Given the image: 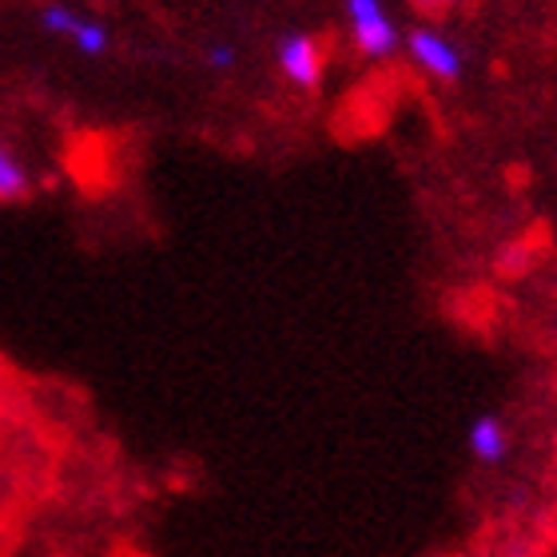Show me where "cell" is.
I'll return each mask as SVG.
<instances>
[{
  "mask_svg": "<svg viewBox=\"0 0 557 557\" xmlns=\"http://www.w3.org/2000/svg\"><path fill=\"white\" fill-rule=\"evenodd\" d=\"M347 16H350V33H355V45H359L362 57L383 60L398 48V28H395V21L386 16L383 0H347Z\"/></svg>",
  "mask_w": 557,
  "mask_h": 557,
  "instance_id": "cell-1",
  "label": "cell"
},
{
  "mask_svg": "<svg viewBox=\"0 0 557 557\" xmlns=\"http://www.w3.org/2000/svg\"><path fill=\"white\" fill-rule=\"evenodd\" d=\"M278 69L295 88L311 92L323 81V45L307 33H290L278 40Z\"/></svg>",
  "mask_w": 557,
  "mask_h": 557,
  "instance_id": "cell-2",
  "label": "cell"
},
{
  "mask_svg": "<svg viewBox=\"0 0 557 557\" xmlns=\"http://www.w3.org/2000/svg\"><path fill=\"white\" fill-rule=\"evenodd\" d=\"M410 45V57H414L418 69H426L430 76H438V81H458L462 76V57H458V48L446 40L442 33L434 28H414L407 36Z\"/></svg>",
  "mask_w": 557,
  "mask_h": 557,
  "instance_id": "cell-3",
  "label": "cell"
},
{
  "mask_svg": "<svg viewBox=\"0 0 557 557\" xmlns=\"http://www.w3.org/2000/svg\"><path fill=\"white\" fill-rule=\"evenodd\" d=\"M466 446L482 466H498L506 454H510V434H506V422L498 414H478L466 430Z\"/></svg>",
  "mask_w": 557,
  "mask_h": 557,
  "instance_id": "cell-4",
  "label": "cell"
},
{
  "mask_svg": "<svg viewBox=\"0 0 557 557\" xmlns=\"http://www.w3.org/2000/svg\"><path fill=\"white\" fill-rule=\"evenodd\" d=\"M28 196H33V175L9 144H0V203H24Z\"/></svg>",
  "mask_w": 557,
  "mask_h": 557,
  "instance_id": "cell-5",
  "label": "cell"
},
{
  "mask_svg": "<svg viewBox=\"0 0 557 557\" xmlns=\"http://www.w3.org/2000/svg\"><path fill=\"white\" fill-rule=\"evenodd\" d=\"M69 40L81 48L84 57H100V52L108 48V33H104V28H100V24H92V21H81V16H76V24H72Z\"/></svg>",
  "mask_w": 557,
  "mask_h": 557,
  "instance_id": "cell-6",
  "label": "cell"
},
{
  "mask_svg": "<svg viewBox=\"0 0 557 557\" xmlns=\"http://www.w3.org/2000/svg\"><path fill=\"white\" fill-rule=\"evenodd\" d=\"M208 64H211V69H232V64H235V48H227V45H215V48H211V52H208Z\"/></svg>",
  "mask_w": 557,
  "mask_h": 557,
  "instance_id": "cell-7",
  "label": "cell"
},
{
  "mask_svg": "<svg viewBox=\"0 0 557 557\" xmlns=\"http://www.w3.org/2000/svg\"><path fill=\"white\" fill-rule=\"evenodd\" d=\"M414 4L426 12H450L454 4H462V0H414Z\"/></svg>",
  "mask_w": 557,
  "mask_h": 557,
  "instance_id": "cell-8",
  "label": "cell"
}]
</instances>
